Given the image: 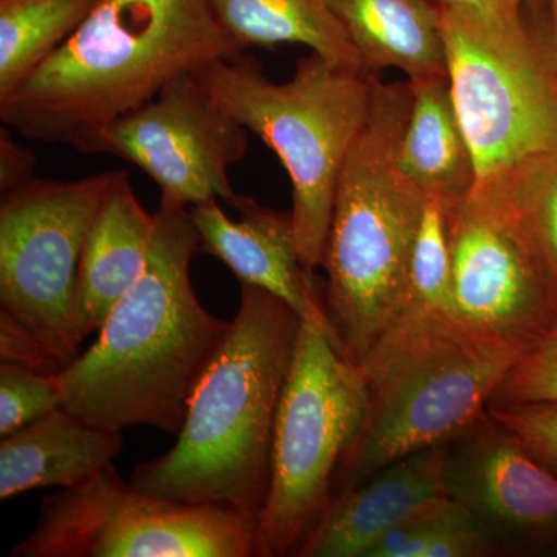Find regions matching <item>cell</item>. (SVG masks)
<instances>
[{
    "instance_id": "obj_17",
    "label": "cell",
    "mask_w": 557,
    "mask_h": 557,
    "mask_svg": "<svg viewBox=\"0 0 557 557\" xmlns=\"http://www.w3.org/2000/svg\"><path fill=\"white\" fill-rule=\"evenodd\" d=\"M0 442V498L97 478L123 450L121 431L58 408Z\"/></svg>"
},
{
    "instance_id": "obj_16",
    "label": "cell",
    "mask_w": 557,
    "mask_h": 557,
    "mask_svg": "<svg viewBox=\"0 0 557 557\" xmlns=\"http://www.w3.org/2000/svg\"><path fill=\"white\" fill-rule=\"evenodd\" d=\"M156 214L139 203L124 171L116 177L91 223L76 284V322L81 339L100 332L110 311L148 265Z\"/></svg>"
},
{
    "instance_id": "obj_26",
    "label": "cell",
    "mask_w": 557,
    "mask_h": 557,
    "mask_svg": "<svg viewBox=\"0 0 557 557\" xmlns=\"http://www.w3.org/2000/svg\"><path fill=\"white\" fill-rule=\"evenodd\" d=\"M557 403V324L512 366L490 405Z\"/></svg>"
},
{
    "instance_id": "obj_12",
    "label": "cell",
    "mask_w": 557,
    "mask_h": 557,
    "mask_svg": "<svg viewBox=\"0 0 557 557\" xmlns=\"http://www.w3.org/2000/svg\"><path fill=\"white\" fill-rule=\"evenodd\" d=\"M247 148L248 131L186 75L112 124L100 153L145 172L159 186L163 207L189 209L218 199L236 207L240 196L228 170Z\"/></svg>"
},
{
    "instance_id": "obj_22",
    "label": "cell",
    "mask_w": 557,
    "mask_h": 557,
    "mask_svg": "<svg viewBox=\"0 0 557 557\" xmlns=\"http://www.w3.org/2000/svg\"><path fill=\"white\" fill-rule=\"evenodd\" d=\"M496 555V547L478 520L450 497L392 528L368 553V557Z\"/></svg>"
},
{
    "instance_id": "obj_27",
    "label": "cell",
    "mask_w": 557,
    "mask_h": 557,
    "mask_svg": "<svg viewBox=\"0 0 557 557\" xmlns=\"http://www.w3.org/2000/svg\"><path fill=\"white\" fill-rule=\"evenodd\" d=\"M486 412L557 478V403L487 405Z\"/></svg>"
},
{
    "instance_id": "obj_14",
    "label": "cell",
    "mask_w": 557,
    "mask_h": 557,
    "mask_svg": "<svg viewBox=\"0 0 557 557\" xmlns=\"http://www.w3.org/2000/svg\"><path fill=\"white\" fill-rule=\"evenodd\" d=\"M234 208L240 220H231L218 200L189 208L201 251L222 260L239 282L267 289L300 319L317 322L338 344L325 311L324 292H319L314 274L300 260L292 215L245 196Z\"/></svg>"
},
{
    "instance_id": "obj_3",
    "label": "cell",
    "mask_w": 557,
    "mask_h": 557,
    "mask_svg": "<svg viewBox=\"0 0 557 557\" xmlns=\"http://www.w3.org/2000/svg\"><path fill=\"white\" fill-rule=\"evenodd\" d=\"M300 321L277 296L240 282L239 310L194 391L177 443L138 465L132 485L259 519L270 493L274 426Z\"/></svg>"
},
{
    "instance_id": "obj_9",
    "label": "cell",
    "mask_w": 557,
    "mask_h": 557,
    "mask_svg": "<svg viewBox=\"0 0 557 557\" xmlns=\"http://www.w3.org/2000/svg\"><path fill=\"white\" fill-rule=\"evenodd\" d=\"M258 557V519L139 491L109 465L50 494L10 557Z\"/></svg>"
},
{
    "instance_id": "obj_21",
    "label": "cell",
    "mask_w": 557,
    "mask_h": 557,
    "mask_svg": "<svg viewBox=\"0 0 557 557\" xmlns=\"http://www.w3.org/2000/svg\"><path fill=\"white\" fill-rule=\"evenodd\" d=\"M100 0H0V101L76 32Z\"/></svg>"
},
{
    "instance_id": "obj_13",
    "label": "cell",
    "mask_w": 557,
    "mask_h": 557,
    "mask_svg": "<svg viewBox=\"0 0 557 557\" xmlns=\"http://www.w3.org/2000/svg\"><path fill=\"white\" fill-rule=\"evenodd\" d=\"M445 482L497 555H534L556 544V475L490 413L449 440Z\"/></svg>"
},
{
    "instance_id": "obj_2",
    "label": "cell",
    "mask_w": 557,
    "mask_h": 557,
    "mask_svg": "<svg viewBox=\"0 0 557 557\" xmlns=\"http://www.w3.org/2000/svg\"><path fill=\"white\" fill-rule=\"evenodd\" d=\"M201 251L188 208L160 205L148 265L89 350L58 373L61 408L101 426L178 435L231 322L201 306L190 262Z\"/></svg>"
},
{
    "instance_id": "obj_10",
    "label": "cell",
    "mask_w": 557,
    "mask_h": 557,
    "mask_svg": "<svg viewBox=\"0 0 557 557\" xmlns=\"http://www.w3.org/2000/svg\"><path fill=\"white\" fill-rule=\"evenodd\" d=\"M116 171L35 178L0 201V318L39 341L64 368L83 343L76 284L87 234Z\"/></svg>"
},
{
    "instance_id": "obj_30",
    "label": "cell",
    "mask_w": 557,
    "mask_h": 557,
    "mask_svg": "<svg viewBox=\"0 0 557 557\" xmlns=\"http://www.w3.org/2000/svg\"><path fill=\"white\" fill-rule=\"evenodd\" d=\"M440 9H465L479 11L507 10L522 5L527 0H431Z\"/></svg>"
},
{
    "instance_id": "obj_19",
    "label": "cell",
    "mask_w": 557,
    "mask_h": 557,
    "mask_svg": "<svg viewBox=\"0 0 557 557\" xmlns=\"http://www.w3.org/2000/svg\"><path fill=\"white\" fill-rule=\"evenodd\" d=\"M412 104L399 145V168L424 194L463 200L478 180L474 157L448 76L409 81Z\"/></svg>"
},
{
    "instance_id": "obj_8",
    "label": "cell",
    "mask_w": 557,
    "mask_h": 557,
    "mask_svg": "<svg viewBox=\"0 0 557 557\" xmlns=\"http://www.w3.org/2000/svg\"><path fill=\"white\" fill-rule=\"evenodd\" d=\"M361 369L302 319L274 426L270 493L258 519V557L296 556L333 494L343 458L364 426Z\"/></svg>"
},
{
    "instance_id": "obj_7",
    "label": "cell",
    "mask_w": 557,
    "mask_h": 557,
    "mask_svg": "<svg viewBox=\"0 0 557 557\" xmlns=\"http://www.w3.org/2000/svg\"><path fill=\"white\" fill-rule=\"evenodd\" d=\"M446 67L478 180L557 153V60L547 0L442 9Z\"/></svg>"
},
{
    "instance_id": "obj_31",
    "label": "cell",
    "mask_w": 557,
    "mask_h": 557,
    "mask_svg": "<svg viewBox=\"0 0 557 557\" xmlns=\"http://www.w3.org/2000/svg\"><path fill=\"white\" fill-rule=\"evenodd\" d=\"M549 21H552L553 44L557 60V0H547Z\"/></svg>"
},
{
    "instance_id": "obj_5",
    "label": "cell",
    "mask_w": 557,
    "mask_h": 557,
    "mask_svg": "<svg viewBox=\"0 0 557 557\" xmlns=\"http://www.w3.org/2000/svg\"><path fill=\"white\" fill-rule=\"evenodd\" d=\"M522 355L453 314L399 311L358 362L369 388L368 416L341 461L333 494L397 458L456 437L486 412Z\"/></svg>"
},
{
    "instance_id": "obj_4",
    "label": "cell",
    "mask_w": 557,
    "mask_h": 557,
    "mask_svg": "<svg viewBox=\"0 0 557 557\" xmlns=\"http://www.w3.org/2000/svg\"><path fill=\"white\" fill-rule=\"evenodd\" d=\"M412 84L372 78L369 119L348 153L322 269L324 307L341 350L358 364L397 318L423 215V193L399 168Z\"/></svg>"
},
{
    "instance_id": "obj_23",
    "label": "cell",
    "mask_w": 557,
    "mask_h": 557,
    "mask_svg": "<svg viewBox=\"0 0 557 557\" xmlns=\"http://www.w3.org/2000/svg\"><path fill=\"white\" fill-rule=\"evenodd\" d=\"M458 201L426 194L418 228L408 293L399 311H442L450 314V222Z\"/></svg>"
},
{
    "instance_id": "obj_6",
    "label": "cell",
    "mask_w": 557,
    "mask_h": 557,
    "mask_svg": "<svg viewBox=\"0 0 557 557\" xmlns=\"http://www.w3.org/2000/svg\"><path fill=\"white\" fill-rule=\"evenodd\" d=\"M373 75L317 53L300 60L281 84L244 53L194 73L211 100L284 164L299 256L311 274L324 260L341 171L369 119Z\"/></svg>"
},
{
    "instance_id": "obj_1",
    "label": "cell",
    "mask_w": 557,
    "mask_h": 557,
    "mask_svg": "<svg viewBox=\"0 0 557 557\" xmlns=\"http://www.w3.org/2000/svg\"><path fill=\"white\" fill-rule=\"evenodd\" d=\"M242 51L211 0H100L0 101V120L32 141L100 153L110 126L172 81Z\"/></svg>"
},
{
    "instance_id": "obj_28",
    "label": "cell",
    "mask_w": 557,
    "mask_h": 557,
    "mask_svg": "<svg viewBox=\"0 0 557 557\" xmlns=\"http://www.w3.org/2000/svg\"><path fill=\"white\" fill-rule=\"evenodd\" d=\"M0 358L47 375H58L64 369L38 339L7 318H0Z\"/></svg>"
},
{
    "instance_id": "obj_25",
    "label": "cell",
    "mask_w": 557,
    "mask_h": 557,
    "mask_svg": "<svg viewBox=\"0 0 557 557\" xmlns=\"http://www.w3.org/2000/svg\"><path fill=\"white\" fill-rule=\"evenodd\" d=\"M58 375L2 361L0 364V437L61 408Z\"/></svg>"
},
{
    "instance_id": "obj_29",
    "label": "cell",
    "mask_w": 557,
    "mask_h": 557,
    "mask_svg": "<svg viewBox=\"0 0 557 557\" xmlns=\"http://www.w3.org/2000/svg\"><path fill=\"white\" fill-rule=\"evenodd\" d=\"M35 153L11 135L3 124L0 129V190L2 194L20 189L35 180Z\"/></svg>"
},
{
    "instance_id": "obj_18",
    "label": "cell",
    "mask_w": 557,
    "mask_h": 557,
    "mask_svg": "<svg viewBox=\"0 0 557 557\" xmlns=\"http://www.w3.org/2000/svg\"><path fill=\"white\" fill-rule=\"evenodd\" d=\"M368 73L397 69L408 81L448 76L442 9L431 0H325Z\"/></svg>"
},
{
    "instance_id": "obj_20",
    "label": "cell",
    "mask_w": 557,
    "mask_h": 557,
    "mask_svg": "<svg viewBox=\"0 0 557 557\" xmlns=\"http://www.w3.org/2000/svg\"><path fill=\"white\" fill-rule=\"evenodd\" d=\"M242 50L300 44L344 67L362 70L350 36L325 0H211Z\"/></svg>"
},
{
    "instance_id": "obj_24",
    "label": "cell",
    "mask_w": 557,
    "mask_h": 557,
    "mask_svg": "<svg viewBox=\"0 0 557 557\" xmlns=\"http://www.w3.org/2000/svg\"><path fill=\"white\" fill-rule=\"evenodd\" d=\"M504 177L557 289V153L528 160Z\"/></svg>"
},
{
    "instance_id": "obj_11",
    "label": "cell",
    "mask_w": 557,
    "mask_h": 557,
    "mask_svg": "<svg viewBox=\"0 0 557 557\" xmlns=\"http://www.w3.org/2000/svg\"><path fill=\"white\" fill-rule=\"evenodd\" d=\"M450 314L523 354L557 324V289L507 178L475 180L450 222Z\"/></svg>"
},
{
    "instance_id": "obj_15",
    "label": "cell",
    "mask_w": 557,
    "mask_h": 557,
    "mask_svg": "<svg viewBox=\"0 0 557 557\" xmlns=\"http://www.w3.org/2000/svg\"><path fill=\"white\" fill-rule=\"evenodd\" d=\"M448 442L391 461L358 485L330 498L299 557H368L392 528L448 497Z\"/></svg>"
}]
</instances>
